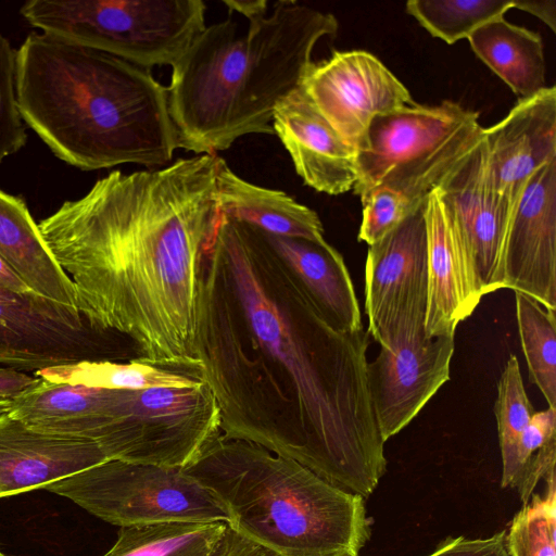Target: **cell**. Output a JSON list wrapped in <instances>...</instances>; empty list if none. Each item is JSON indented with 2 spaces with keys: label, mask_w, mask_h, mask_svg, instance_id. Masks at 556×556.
Here are the masks:
<instances>
[{
  "label": "cell",
  "mask_w": 556,
  "mask_h": 556,
  "mask_svg": "<svg viewBox=\"0 0 556 556\" xmlns=\"http://www.w3.org/2000/svg\"><path fill=\"white\" fill-rule=\"evenodd\" d=\"M20 13L42 33L149 70L173 66L206 27L202 0H30Z\"/></svg>",
  "instance_id": "obj_6"
},
{
  "label": "cell",
  "mask_w": 556,
  "mask_h": 556,
  "mask_svg": "<svg viewBox=\"0 0 556 556\" xmlns=\"http://www.w3.org/2000/svg\"><path fill=\"white\" fill-rule=\"evenodd\" d=\"M219 159L114 170L38 224L91 328L129 339L142 363L193 376L203 260L222 218Z\"/></svg>",
  "instance_id": "obj_2"
},
{
  "label": "cell",
  "mask_w": 556,
  "mask_h": 556,
  "mask_svg": "<svg viewBox=\"0 0 556 556\" xmlns=\"http://www.w3.org/2000/svg\"><path fill=\"white\" fill-rule=\"evenodd\" d=\"M427 289L428 242L424 204L368 248L365 264L367 333L375 339L407 302L427 295Z\"/></svg>",
  "instance_id": "obj_16"
},
{
  "label": "cell",
  "mask_w": 556,
  "mask_h": 556,
  "mask_svg": "<svg viewBox=\"0 0 556 556\" xmlns=\"http://www.w3.org/2000/svg\"><path fill=\"white\" fill-rule=\"evenodd\" d=\"M39 381L36 376L0 366V397L13 399L34 387Z\"/></svg>",
  "instance_id": "obj_35"
},
{
  "label": "cell",
  "mask_w": 556,
  "mask_h": 556,
  "mask_svg": "<svg viewBox=\"0 0 556 556\" xmlns=\"http://www.w3.org/2000/svg\"><path fill=\"white\" fill-rule=\"evenodd\" d=\"M225 522H162L122 527L102 556H217Z\"/></svg>",
  "instance_id": "obj_25"
},
{
  "label": "cell",
  "mask_w": 556,
  "mask_h": 556,
  "mask_svg": "<svg viewBox=\"0 0 556 556\" xmlns=\"http://www.w3.org/2000/svg\"><path fill=\"white\" fill-rule=\"evenodd\" d=\"M17 106V50L0 31V164L27 142Z\"/></svg>",
  "instance_id": "obj_31"
},
{
  "label": "cell",
  "mask_w": 556,
  "mask_h": 556,
  "mask_svg": "<svg viewBox=\"0 0 556 556\" xmlns=\"http://www.w3.org/2000/svg\"><path fill=\"white\" fill-rule=\"evenodd\" d=\"M517 328L529 376L547 407L556 408V311L515 292Z\"/></svg>",
  "instance_id": "obj_27"
},
{
  "label": "cell",
  "mask_w": 556,
  "mask_h": 556,
  "mask_svg": "<svg viewBox=\"0 0 556 556\" xmlns=\"http://www.w3.org/2000/svg\"><path fill=\"white\" fill-rule=\"evenodd\" d=\"M228 11L242 15L248 22L264 17L268 13L267 0H223Z\"/></svg>",
  "instance_id": "obj_37"
},
{
  "label": "cell",
  "mask_w": 556,
  "mask_h": 556,
  "mask_svg": "<svg viewBox=\"0 0 556 556\" xmlns=\"http://www.w3.org/2000/svg\"><path fill=\"white\" fill-rule=\"evenodd\" d=\"M427 295L405 304L376 337L380 351L367 364L375 415L383 441L402 431L450 380L455 334L429 337Z\"/></svg>",
  "instance_id": "obj_10"
},
{
  "label": "cell",
  "mask_w": 556,
  "mask_h": 556,
  "mask_svg": "<svg viewBox=\"0 0 556 556\" xmlns=\"http://www.w3.org/2000/svg\"><path fill=\"white\" fill-rule=\"evenodd\" d=\"M184 470L230 529L277 556H359L371 536L364 497L257 444L220 435Z\"/></svg>",
  "instance_id": "obj_5"
},
{
  "label": "cell",
  "mask_w": 556,
  "mask_h": 556,
  "mask_svg": "<svg viewBox=\"0 0 556 556\" xmlns=\"http://www.w3.org/2000/svg\"><path fill=\"white\" fill-rule=\"evenodd\" d=\"M428 289L425 330L429 337L455 334L483 295L455 224L437 188L425 203Z\"/></svg>",
  "instance_id": "obj_18"
},
{
  "label": "cell",
  "mask_w": 556,
  "mask_h": 556,
  "mask_svg": "<svg viewBox=\"0 0 556 556\" xmlns=\"http://www.w3.org/2000/svg\"><path fill=\"white\" fill-rule=\"evenodd\" d=\"M514 8L536 16L556 33L555 0H514Z\"/></svg>",
  "instance_id": "obj_36"
},
{
  "label": "cell",
  "mask_w": 556,
  "mask_h": 556,
  "mask_svg": "<svg viewBox=\"0 0 556 556\" xmlns=\"http://www.w3.org/2000/svg\"><path fill=\"white\" fill-rule=\"evenodd\" d=\"M105 460L92 441L39 432L0 415V498L45 489Z\"/></svg>",
  "instance_id": "obj_19"
},
{
  "label": "cell",
  "mask_w": 556,
  "mask_h": 556,
  "mask_svg": "<svg viewBox=\"0 0 556 556\" xmlns=\"http://www.w3.org/2000/svg\"><path fill=\"white\" fill-rule=\"evenodd\" d=\"M102 389L39 381L12 399L11 417L54 435L87 440L97 418Z\"/></svg>",
  "instance_id": "obj_24"
},
{
  "label": "cell",
  "mask_w": 556,
  "mask_h": 556,
  "mask_svg": "<svg viewBox=\"0 0 556 556\" xmlns=\"http://www.w3.org/2000/svg\"><path fill=\"white\" fill-rule=\"evenodd\" d=\"M501 286L556 311V160L529 178L508 218Z\"/></svg>",
  "instance_id": "obj_14"
},
{
  "label": "cell",
  "mask_w": 556,
  "mask_h": 556,
  "mask_svg": "<svg viewBox=\"0 0 556 556\" xmlns=\"http://www.w3.org/2000/svg\"><path fill=\"white\" fill-rule=\"evenodd\" d=\"M220 412L210 387L103 389L88 440L109 459L185 468L218 437Z\"/></svg>",
  "instance_id": "obj_8"
},
{
  "label": "cell",
  "mask_w": 556,
  "mask_h": 556,
  "mask_svg": "<svg viewBox=\"0 0 556 556\" xmlns=\"http://www.w3.org/2000/svg\"><path fill=\"white\" fill-rule=\"evenodd\" d=\"M45 490L121 528L177 521L228 523L218 498L184 468L109 459Z\"/></svg>",
  "instance_id": "obj_9"
},
{
  "label": "cell",
  "mask_w": 556,
  "mask_h": 556,
  "mask_svg": "<svg viewBox=\"0 0 556 556\" xmlns=\"http://www.w3.org/2000/svg\"><path fill=\"white\" fill-rule=\"evenodd\" d=\"M483 144L509 218L529 178L556 160V87L519 99L506 117L483 128Z\"/></svg>",
  "instance_id": "obj_15"
},
{
  "label": "cell",
  "mask_w": 556,
  "mask_h": 556,
  "mask_svg": "<svg viewBox=\"0 0 556 556\" xmlns=\"http://www.w3.org/2000/svg\"><path fill=\"white\" fill-rule=\"evenodd\" d=\"M363 205L358 240L371 245L418 208L403 194L384 186L375 187L361 195Z\"/></svg>",
  "instance_id": "obj_32"
},
{
  "label": "cell",
  "mask_w": 556,
  "mask_h": 556,
  "mask_svg": "<svg viewBox=\"0 0 556 556\" xmlns=\"http://www.w3.org/2000/svg\"><path fill=\"white\" fill-rule=\"evenodd\" d=\"M427 556H509V554L505 543V530H503L488 538L448 536Z\"/></svg>",
  "instance_id": "obj_33"
},
{
  "label": "cell",
  "mask_w": 556,
  "mask_h": 556,
  "mask_svg": "<svg viewBox=\"0 0 556 556\" xmlns=\"http://www.w3.org/2000/svg\"><path fill=\"white\" fill-rule=\"evenodd\" d=\"M331 13L293 0L239 30L232 13L206 26L172 66L169 112L179 148L215 155L247 135H274L277 105L302 86L312 54L333 37Z\"/></svg>",
  "instance_id": "obj_4"
},
{
  "label": "cell",
  "mask_w": 556,
  "mask_h": 556,
  "mask_svg": "<svg viewBox=\"0 0 556 556\" xmlns=\"http://www.w3.org/2000/svg\"><path fill=\"white\" fill-rule=\"evenodd\" d=\"M479 114L451 100L413 103L372 118L356 153L359 197L384 186L419 207L450 168L481 140Z\"/></svg>",
  "instance_id": "obj_7"
},
{
  "label": "cell",
  "mask_w": 556,
  "mask_h": 556,
  "mask_svg": "<svg viewBox=\"0 0 556 556\" xmlns=\"http://www.w3.org/2000/svg\"><path fill=\"white\" fill-rule=\"evenodd\" d=\"M514 0H409L406 12L431 36L453 45L482 25L503 17Z\"/></svg>",
  "instance_id": "obj_28"
},
{
  "label": "cell",
  "mask_w": 556,
  "mask_h": 556,
  "mask_svg": "<svg viewBox=\"0 0 556 556\" xmlns=\"http://www.w3.org/2000/svg\"><path fill=\"white\" fill-rule=\"evenodd\" d=\"M369 334L333 325L262 230L222 214L204 255L197 376L224 439L257 444L366 498L387 471Z\"/></svg>",
  "instance_id": "obj_1"
},
{
  "label": "cell",
  "mask_w": 556,
  "mask_h": 556,
  "mask_svg": "<svg viewBox=\"0 0 556 556\" xmlns=\"http://www.w3.org/2000/svg\"><path fill=\"white\" fill-rule=\"evenodd\" d=\"M217 556H277L273 552L260 546L249 539L237 533L229 527L226 530Z\"/></svg>",
  "instance_id": "obj_34"
},
{
  "label": "cell",
  "mask_w": 556,
  "mask_h": 556,
  "mask_svg": "<svg viewBox=\"0 0 556 556\" xmlns=\"http://www.w3.org/2000/svg\"><path fill=\"white\" fill-rule=\"evenodd\" d=\"M273 129L306 186L330 195L353 189L356 152L318 112L302 86L277 105Z\"/></svg>",
  "instance_id": "obj_17"
},
{
  "label": "cell",
  "mask_w": 556,
  "mask_h": 556,
  "mask_svg": "<svg viewBox=\"0 0 556 556\" xmlns=\"http://www.w3.org/2000/svg\"><path fill=\"white\" fill-rule=\"evenodd\" d=\"M475 54L520 99L545 86V59L540 34L507 22L493 20L468 38Z\"/></svg>",
  "instance_id": "obj_23"
},
{
  "label": "cell",
  "mask_w": 556,
  "mask_h": 556,
  "mask_svg": "<svg viewBox=\"0 0 556 556\" xmlns=\"http://www.w3.org/2000/svg\"><path fill=\"white\" fill-rule=\"evenodd\" d=\"M217 195L222 214L271 236L325 242L317 213L286 192L252 184L219 159Z\"/></svg>",
  "instance_id": "obj_21"
},
{
  "label": "cell",
  "mask_w": 556,
  "mask_h": 556,
  "mask_svg": "<svg viewBox=\"0 0 556 556\" xmlns=\"http://www.w3.org/2000/svg\"><path fill=\"white\" fill-rule=\"evenodd\" d=\"M551 475L543 495L533 494L514 516L505 543L509 556H556V483Z\"/></svg>",
  "instance_id": "obj_30"
},
{
  "label": "cell",
  "mask_w": 556,
  "mask_h": 556,
  "mask_svg": "<svg viewBox=\"0 0 556 556\" xmlns=\"http://www.w3.org/2000/svg\"><path fill=\"white\" fill-rule=\"evenodd\" d=\"M266 236L333 325L346 332L363 330L355 289L338 250L327 241Z\"/></svg>",
  "instance_id": "obj_22"
},
{
  "label": "cell",
  "mask_w": 556,
  "mask_h": 556,
  "mask_svg": "<svg viewBox=\"0 0 556 556\" xmlns=\"http://www.w3.org/2000/svg\"><path fill=\"white\" fill-rule=\"evenodd\" d=\"M17 106L51 152L81 170L157 168L179 149L167 87L151 70L42 31L17 49Z\"/></svg>",
  "instance_id": "obj_3"
},
{
  "label": "cell",
  "mask_w": 556,
  "mask_h": 556,
  "mask_svg": "<svg viewBox=\"0 0 556 556\" xmlns=\"http://www.w3.org/2000/svg\"><path fill=\"white\" fill-rule=\"evenodd\" d=\"M0 556H5V555L0 551Z\"/></svg>",
  "instance_id": "obj_39"
},
{
  "label": "cell",
  "mask_w": 556,
  "mask_h": 556,
  "mask_svg": "<svg viewBox=\"0 0 556 556\" xmlns=\"http://www.w3.org/2000/svg\"><path fill=\"white\" fill-rule=\"evenodd\" d=\"M302 88L356 153L374 117L415 103L393 73L364 50L333 51L329 59L313 62Z\"/></svg>",
  "instance_id": "obj_12"
},
{
  "label": "cell",
  "mask_w": 556,
  "mask_h": 556,
  "mask_svg": "<svg viewBox=\"0 0 556 556\" xmlns=\"http://www.w3.org/2000/svg\"><path fill=\"white\" fill-rule=\"evenodd\" d=\"M0 258L30 291L77 308L74 285L54 258L27 205L2 190Z\"/></svg>",
  "instance_id": "obj_20"
},
{
  "label": "cell",
  "mask_w": 556,
  "mask_h": 556,
  "mask_svg": "<svg viewBox=\"0 0 556 556\" xmlns=\"http://www.w3.org/2000/svg\"><path fill=\"white\" fill-rule=\"evenodd\" d=\"M455 224L481 294L501 286V262L508 212L493 184L483 135L435 187Z\"/></svg>",
  "instance_id": "obj_13"
},
{
  "label": "cell",
  "mask_w": 556,
  "mask_h": 556,
  "mask_svg": "<svg viewBox=\"0 0 556 556\" xmlns=\"http://www.w3.org/2000/svg\"><path fill=\"white\" fill-rule=\"evenodd\" d=\"M12 405V399L0 397V415L9 413Z\"/></svg>",
  "instance_id": "obj_38"
},
{
  "label": "cell",
  "mask_w": 556,
  "mask_h": 556,
  "mask_svg": "<svg viewBox=\"0 0 556 556\" xmlns=\"http://www.w3.org/2000/svg\"><path fill=\"white\" fill-rule=\"evenodd\" d=\"M114 334L91 328L75 307L0 283V365L37 371L110 359Z\"/></svg>",
  "instance_id": "obj_11"
},
{
  "label": "cell",
  "mask_w": 556,
  "mask_h": 556,
  "mask_svg": "<svg viewBox=\"0 0 556 556\" xmlns=\"http://www.w3.org/2000/svg\"><path fill=\"white\" fill-rule=\"evenodd\" d=\"M35 376L55 383L80 384L109 390L192 388L204 381L186 372L161 368L134 359L127 364L111 359L83 361L48 367Z\"/></svg>",
  "instance_id": "obj_26"
},
{
  "label": "cell",
  "mask_w": 556,
  "mask_h": 556,
  "mask_svg": "<svg viewBox=\"0 0 556 556\" xmlns=\"http://www.w3.org/2000/svg\"><path fill=\"white\" fill-rule=\"evenodd\" d=\"M535 413L526 392L519 362L510 354L497 382L494 414L502 458L501 486L508 488L519 438Z\"/></svg>",
  "instance_id": "obj_29"
}]
</instances>
